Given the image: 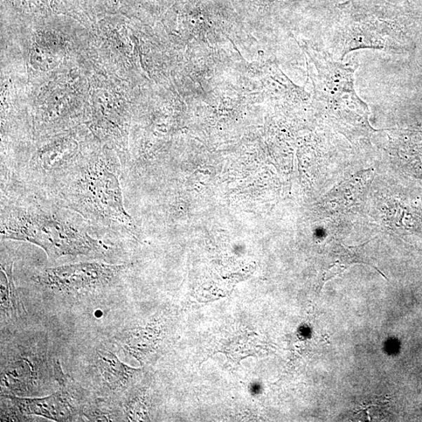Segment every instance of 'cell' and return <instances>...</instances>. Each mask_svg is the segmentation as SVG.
I'll use <instances>...</instances> for the list:
<instances>
[{
	"label": "cell",
	"mask_w": 422,
	"mask_h": 422,
	"mask_svg": "<svg viewBox=\"0 0 422 422\" xmlns=\"http://www.w3.org/2000/svg\"><path fill=\"white\" fill-rule=\"evenodd\" d=\"M1 362L4 395L34 397L45 390L51 379L55 380L48 360L45 334L22 338L2 355Z\"/></svg>",
	"instance_id": "obj_3"
},
{
	"label": "cell",
	"mask_w": 422,
	"mask_h": 422,
	"mask_svg": "<svg viewBox=\"0 0 422 422\" xmlns=\"http://www.w3.org/2000/svg\"><path fill=\"white\" fill-rule=\"evenodd\" d=\"M317 76L315 99L323 109L336 117H352L367 122L369 107L357 95L355 88V67L335 62L328 53L318 54L314 60Z\"/></svg>",
	"instance_id": "obj_4"
},
{
	"label": "cell",
	"mask_w": 422,
	"mask_h": 422,
	"mask_svg": "<svg viewBox=\"0 0 422 422\" xmlns=\"http://www.w3.org/2000/svg\"><path fill=\"white\" fill-rule=\"evenodd\" d=\"M1 398V421H29V417L22 413L8 396L2 394Z\"/></svg>",
	"instance_id": "obj_11"
},
{
	"label": "cell",
	"mask_w": 422,
	"mask_h": 422,
	"mask_svg": "<svg viewBox=\"0 0 422 422\" xmlns=\"http://www.w3.org/2000/svg\"><path fill=\"white\" fill-rule=\"evenodd\" d=\"M121 167L103 158L72 164L52 179L55 200L89 224L121 233L133 232L134 220L124 204Z\"/></svg>",
	"instance_id": "obj_2"
},
{
	"label": "cell",
	"mask_w": 422,
	"mask_h": 422,
	"mask_svg": "<svg viewBox=\"0 0 422 422\" xmlns=\"http://www.w3.org/2000/svg\"><path fill=\"white\" fill-rule=\"evenodd\" d=\"M126 269L127 266L123 265L81 262L47 268L34 275L32 280L52 291L79 296L114 286Z\"/></svg>",
	"instance_id": "obj_5"
},
{
	"label": "cell",
	"mask_w": 422,
	"mask_h": 422,
	"mask_svg": "<svg viewBox=\"0 0 422 422\" xmlns=\"http://www.w3.org/2000/svg\"><path fill=\"white\" fill-rule=\"evenodd\" d=\"M83 416L91 421H123L124 414L121 406L114 407L105 400H87L83 408Z\"/></svg>",
	"instance_id": "obj_10"
},
{
	"label": "cell",
	"mask_w": 422,
	"mask_h": 422,
	"mask_svg": "<svg viewBox=\"0 0 422 422\" xmlns=\"http://www.w3.org/2000/svg\"><path fill=\"white\" fill-rule=\"evenodd\" d=\"M87 221L60 205H47L34 197L5 199L1 207L4 239L37 245L52 260L65 256L103 255L110 250L105 242L89 234Z\"/></svg>",
	"instance_id": "obj_1"
},
{
	"label": "cell",
	"mask_w": 422,
	"mask_h": 422,
	"mask_svg": "<svg viewBox=\"0 0 422 422\" xmlns=\"http://www.w3.org/2000/svg\"><path fill=\"white\" fill-rule=\"evenodd\" d=\"M0 275V308L2 319H17L24 312V308L19 300L13 275V263L6 265L1 263Z\"/></svg>",
	"instance_id": "obj_9"
},
{
	"label": "cell",
	"mask_w": 422,
	"mask_h": 422,
	"mask_svg": "<svg viewBox=\"0 0 422 422\" xmlns=\"http://www.w3.org/2000/svg\"><path fill=\"white\" fill-rule=\"evenodd\" d=\"M55 382L60 390L43 397L8 396L24 414H34L55 421H76L83 416L86 390L64 372L59 360L53 364Z\"/></svg>",
	"instance_id": "obj_6"
},
{
	"label": "cell",
	"mask_w": 422,
	"mask_h": 422,
	"mask_svg": "<svg viewBox=\"0 0 422 422\" xmlns=\"http://www.w3.org/2000/svg\"><path fill=\"white\" fill-rule=\"evenodd\" d=\"M364 246L347 247L337 244L327 253L323 264L322 280L324 282L343 273L345 269L357 263H363Z\"/></svg>",
	"instance_id": "obj_8"
},
{
	"label": "cell",
	"mask_w": 422,
	"mask_h": 422,
	"mask_svg": "<svg viewBox=\"0 0 422 422\" xmlns=\"http://www.w3.org/2000/svg\"><path fill=\"white\" fill-rule=\"evenodd\" d=\"M92 369L98 380V387L103 393L123 394L133 382L138 372L121 362L113 352L100 348L95 350Z\"/></svg>",
	"instance_id": "obj_7"
}]
</instances>
